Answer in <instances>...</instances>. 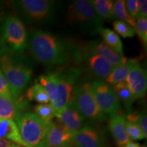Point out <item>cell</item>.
Masks as SVG:
<instances>
[{"instance_id": "obj_1", "label": "cell", "mask_w": 147, "mask_h": 147, "mask_svg": "<svg viewBox=\"0 0 147 147\" xmlns=\"http://www.w3.org/2000/svg\"><path fill=\"white\" fill-rule=\"evenodd\" d=\"M27 47L38 62L47 65H65L81 61L82 51L57 36L34 30L28 36Z\"/></svg>"}, {"instance_id": "obj_2", "label": "cell", "mask_w": 147, "mask_h": 147, "mask_svg": "<svg viewBox=\"0 0 147 147\" xmlns=\"http://www.w3.org/2000/svg\"><path fill=\"white\" fill-rule=\"evenodd\" d=\"M0 69L7 81L18 97L30 83L32 76V68L18 55H0Z\"/></svg>"}, {"instance_id": "obj_3", "label": "cell", "mask_w": 147, "mask_h": 147, "mask_svg": "<svg viewBox=\"0 0 147 147\" xmlns=\"http://www.w3.org/2000/svg\"><path fill=\"white\" fill-rule=\"evenodd\" d=\"M27 35L23 22L15 16L5 18L0 34V55H18L27 47Z\"/></svg>"}, {"instance_id": "obj_4", "label": "cell", "mask_w": 147, "mask_h": 147, "mask_svg": "<svg viewBox=\"0 0 147 147\" xmlns=\"http://www.w3.org/2000/svg\"><path fill=\"white\" fill-rule=\"evenodd\" d=\"M66 18L69 25L84 32L97 33L103 28L102 20L89 0H77L71 3L67 7Z\"/></svg>"}, {"instance_id": "obj_5", "label": "cell", "mask_w": 147, "mask_h": 147, "mask_svg": "<svg viewBox=\"0 0 147 147\" xmlns=\"http://www.w3.org/2000/svg\"><path fill=\"white\" fill-rule=\"evenodd\" d=\"M21 138L26 147H47L46 123L32 113H23L15 119Z\"/></svg>"}, {"instance_id": "obj_6", "label": "cell", "mask_w": 147, "mask_h": 147, "mask_svg": "<svg viewBox=\"0 0 147 147\" xmlns=\"http://www.w3.org/2000/svg\"><path fill=\"white\" fill-rule=\"evenodd\" d=\"M91 83L87 79L79 80L74 91L71 104L84 119L91 121H102L107 117L102 113L95 101Z\"/></svg>"}, {"instance_id": "obj_7", "label": "cell", "mask_w": 147, "mask_h": 147, "mask_svg": "<svg viewBox=\"0 0 147 147\" xmlns=\"http://www.w3.org/2000/svg\"><path fill=\"white\" fill-rule=\"evenodd\" d=\"M57 72L59 78L58 95L55 102L50 103L56 115L71 104L74 91L81 75L80 69L75 67L57 71Z\"/></svg>"}, {"instance_id": "obj_8", "label": "cell", "mask_w": 147, "mask_h": 147, "mask_svg": "<svg viewBox=\"0 0 147 147\" xmlns=\"http://www.w3.org/2000/svg\"><path fill=\"white\" fill-rule=\"evenodd\" d=\"M14 8L29 21L45 23L52 18L55 3L49 0H21L12 2Z\"/></svg>"}, {"instance_id": "obj_9", "label": "cell", "mask_w": 147, "mask_h": 147, "mask_svg": "<svg viewBox=\"0 0 147 147\" xmlns=\"http://www.w3.org/2000/svg\"><path fill=\"white\" fill-rule=\"evenodd\" d=\"M91 87L97 106L102 113L106 117L117 115L121 108V102L113 87L101 80L92 82Z\"/></svg>"}, {"instance_id": "obj_10", "label": "cell", "mask_w": 147, "mask_h": 147, "mask_svg": "<svg viewBox=\"0 0 147 147\" xmlns=\"http://www.w3.org/2000/svg\"><path fill=\"white\" fill-rule=\"evenodd\" d=\"M72 147H105L106 138L101 129L85 125L71 136Z\"/></svg>"}, {"instance_id": "obj_11", "label": "cell", "mask_w": 147, "mask_h": 147, "mask_svg": "<svg viewBox=\"0 0 147 147\" xmlns=\"http://www.w3.org/2000/svg\"><path fill=\"white\" fill-rule=\"evenodd\" d=\"M84 59L87 68L97 80H106L114 67L100 55L84 50L82 51L81 60Z\"/></svg>"}, {"instance_id": "obj_12", "label": "cell", "mask_w": 147, "mask_h": 147, "mask_svg": "<svg viewBox=\"0 0 147 147\" xmlns=\"http://www.w3.org/2000/svg\"><path fill=\"white\" fill-rule=\"evenodd\" d=\"M125 82L135 98H142L147 90L146 71L138 63L132 67L125 79Z\"/></svg>"}, {"instance_id": "obj_13", "label": "cell", "mask_w": 147, "mask_h": 147, "mask_svg": "<svg viewBox=\"0 0 147 147\" xmlns=\"http://www.w3.org/2000/svg\"><path fill=\"white\" fill-rule=\"evenodd\" d=\"M56 118L58 119V123L71 135L84 126V119L71 104L57 114Z\"/></svg>"}, {"instance_id": "obj_14", "label": "cell", "mask_w": 147, "mask_h": 147, "mask_svg": "<svg viewBox=\"0 0 147 147\" xmlns=\"http://www.w3.org/2000/svg\"><path fill=\"white\" fill-rule=\"evenodd\" d=\"M47 147L71 146V135L59 123L49 121L47 123Z\"/></svg>"}, {"instance_id": "obj_15", "label": "cell", "mask_w": 147, "mask_h": 147, "mask_svg": "<svg viewBox=\"0 0 147 147\" xmlns=\"http://www.w3.org/2000/svg\"><path fill=\"white\" fill-rule=\"evenodd\" d=\"M84 50L100 55L107 60L114 67L125 63L127 60L124 55L117 53L104 42L100 40H93L88 42Z\"/></svg>"}, {"instance_id": "obj_16", "label": "cell", "mask_w": 147, "mask_h": 147, "mask_svg": "<svg viewBox=\"0 0 147 147\" xmlns=\"http://www.w3.org/2000/svg\"><path fill=\"white\" fill-rule=\"evenodd\" d=\"M27 106L25 100H14L0 96V119L15 120Z\"/></svg>"}, {"instance_id": "obj_17", "label": "cell", "mask_w": 147, "mask_h": 147, "mask_svg": "<svg viewBox=\"0 0 147 147\" xmlns=\"http://www.w3.org/2000/svg\"><path fill=\"white\" fill-rule=\"evenodd\" d=\"M110 131L115 139L116 144L119 146H123L131 142L126 133L125 118L123 115H117L110 117L109 123Z\"/></svg>"}, {"instance_id": "obj_18", "label": "cell", "mask_w": 147, "mask_h": 147, "mask_svg": "<svg viewBox=\"0 0 147 147\" xmlns=\"http://www.w3.org/2000/svg\"><path fill=\"white\" fill-rule=\"evenodd\" d=\"M0 137L26 147L20 136L17 125L14 120L0 119Z\"/></svg>"}, {"instance_id": "obj_19", "label": "cell", "mask_w": 147, "mask_h": 147, "mask_svg": "<svg viewBox=\"0 0 147 147\" xmlns=\"http://www.w3.org/2000/svg\"><path fill=\"white\" fill-rule=\"evenodd\" d=\"M138 63V62L136 59H127L125 63L114 67L112 72L106 79L105 82L113 86L119 82L125 81L132 67Z\"/></svg>"}, {"instance_id": "obj_20", "label": "cell", "mask_w": 147, "mask_h": 147, "mask_svg": "<svg viewBox=\"0 0 147 147\" xmlns=\"http://www.w3.org/2000/svg\"><path fill=\"white\" fill-rule=\"evenodd\" d=\"M50 100V103L55 102L58 95V74L57 71L47 75H40L37 79Z\"/></svg>"}, {"instance_id": "obj_21", "label": "cell", "mask_w": 147, "mask_h": 147, "mask_svg": "<svg viewBox=\"0 0 147 147\" xmlns=\"http://www.w3.org/2000/svg\"><path fill=\"white\" fill-rule=\"evenodd\" d=\"M113 88L120 102H121L123 104L129 113H131L132 105L136 100L129 89L125 81L121 82L115 84L113 85Z\"/></svg>"}, {"instance_id": "obj_22", "label": "cell", "mask_w": 147, "mask_h": 147, "mask_svg": "<svg viewBox=\"0 0 147 147\" xmlns=\"http://www.w3.org/2000/svg\"><path fill=\"white\" fill-rule=\"evenodd\" d=\"M102 35L104 43L117 53L123 55V45L120 37L115 31L108 28H102L99 31Z\"/></svg>"}, {"instance_id": "obj_23", "label": "cell", "mask_w": 147, "mask_h": 147, "mask_svg": "<svg viewBox=\"0 0 147 147\" xmlns=\"http://www.w3.org/2000/svg\"><path fill=\"white\" fill-rule=\"evenodd\" d=\"M95 12L101 20L113 19L114 1L111 0H93L91 1Z\"/></svg>"}, {"instance_id": "obj_24", "label": "cell", "mask_w": 147, "mask_h": 147, "mask_svg": "<svg viewBox=\"0 0 147 147\" xmlns=\"http://www.w3.org/2000/svg\"><path fill=\"white\" fill-rule=\"evenodd\" d=\"M26 97L28 100L35 101L38 104H49L50 103L49 96L41 84L38 82V80H36L34 84L27 91Z\"/></svg>"}, {"instance_id": "obj_25", "label": "cell", "mask_w": 147, "mask_h": 147, "mask_svg": "<svg viewBox=\"0 0 147 147\" xmlns=\"http://www.w3.org/2000/svg\"><path fill=\"white\" fill-rule=\"evenodd\" d=\"M113 17L118 21L124 22L135 29L136 20L132 18L128 14L125 8L124 0H118L114 3Z\"/></svg>"}, {"instance_id": "obj_26", "label": "cell", "mask_w": 147, "mask_h": 147, "mask_svg": "<svg viewBox=\"0 0 147 147\" xmlns=\"http://www.w3.org/2000/svg\"><path fill=\"white\" fill-rule=\"evenodd\" d=\"M34 114L39 118L47 123L56 117V113L53 109L51 104H38L34 107Z\"/></svg>"}, {"instance_id": "obj_27", "label": "cell", "mask_w": 147, "mask_h": 147, "mask_svg": "<svg viewBox=\"0 0 147 147\" xmlns=\"http://www.w3.org/2000/svg\"><path fill=\"white\" fill-rule=\"evenodd\" d=\"M113 27L115 32L117 33L118 36H121L123 38H133L135 36V29L131 27L128 24L124 22L116 20L113 22Z\"/></svg>"}, {"instance_id": "obj_28", "label": "cell", "mask_w": 147, "mask_h": 147, "mask_svg": "<svg viewBox=\"0 0 147 147\" xmlns=\"http://www.w3.org/2000/svg\"><path fill=\"white\" fill-rule=\"evenodd\" d=\"M0 96L5 97L6 98L14 100H20L22 99L21 97H18L14 94L13 90L12 89L8 82L7 81L1 69H0Z\"/></svg>"}, {"instance_id": "obj_29", "label": "cell", "mask_w": 147, "mask_h": 147, "mask_svg": "<svg viewBox=\"0 0 147 147\" xmlns=\"http://www.w3.org/2000/svg\"><path fill=\"white\" fill-rule=\"evenodd\" d=\"M125 129L130 140H140L146 138L140 127L135 123L125 120Z\"/></svg>"}, {"instance_id": "obj_30", "label": "cell", "mask_w": 147, "mask_h": 147, "mask_svg": "<svg viewBox=\"0 0 147 147\" xmlns=\"http://www.w3.org/2000/svg\"><path fill=\"white\" fill-rule=\"evenodd\" d=\"M136 34L138 35L139 38L143 42L144 47L147 44V18L140 17L136 20L135 26Z\"/></svg>"}, {"instance_id": "obj_31", "label": "cell", "mask_w": 147, "mask_h": 147, "mask_svg": "<svg viewBox=\"0 0 147 147\" xmlns=\"http://www.w3.org/2000/svg\"><path fill=\"white\" fill-rule=\"evenodd\" d=\"M125 5L128 14L134 19L138 18V0H127L125 1Z\"/></svg>"}, {"instance_id": "obj_32", "label": "cell", "mask_w": 147, "mask_h": 147, "mask_svg": "<svg viewBox=\"0 0 147 147\" xmlns=\"http://www.w3.org/2000/svg\"><path fill=\"white\" fill-rule=\"evenodd\" d=\"M136 123L140 127L145 137L147 136V117L146 114L144 112L137 113V119Z\"/></svg>"}, {"instance_id": "obj_33", "label": "cell", "mask_w": 147, "mask_h": 147, "mask_svg": "<svg viewBox=\"0 0 147 147\" xmlns=\"http://www.w3.org/2000/svg\"><path fill=\"white\" fill-rule=\"evenodd\" d=\"M138 18L147 16V1L138 0Z\"/></svg>"}, {"instance_id": "obj_34", "label": "cell", "mask_w": 147, "mask_h": 147, "mask_svg": "<svg viewBox=\"0 0 147 147\" xmlns=\"http://www.w3.org/2000/svg\"><path fill=\"white\" fill-rule=\"evenodd\" d=\"M0 147H23L21 145L0 137Z\"/></svg>"}, {"instance_id": "obj_35", "label": "cell", "mask_w": 147, "mask_h": 147, "mask_svg": "<svg viewBox=\"0 0 147 147\" xmlns=\"http://www.w3.org/2000/svg\"><path fill=\"white\" fill-rule=\"evenodd\" d=\"M121 147H142V146H140V145L138 144H137V143L129 142H128L127 144H125L124 146H123Z\"/></svg>"}, {"instance_id": "obj_36", "label": "cell", "mask_w": 147, "mask_h": 147, "mask_svg": "<svg viewBox=\"0 0 147 147\" xmlns=\"http://www.w3.org/2000/svg\"><path fill=\"white\" fill-rule=\"evenodd\" d=\"M65 147H72V146H65Z\"/></svg>"}]
</instances>
